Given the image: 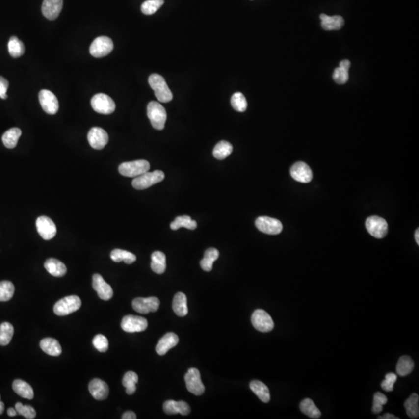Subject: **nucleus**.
Instances as JSON below:
<instances>
[{
    "mask_svg": "<svg viewBox=\"0 0 419 419\" xmlns=\"http://www.w3.org/2000/svg\"><path fill=\"white\" fill-rule=\"evenodd\" d=\"M149 83L155 92L156 98L161 103H169L173 100V93L165 82V79L158 74L149 76Z\"/></svg>",
    "mask_w": 419,
    "mask_h": 419,
    "instance_id": "nucleus-1",
    "label": "nucleus"
},
{
    "mask_svg": "<svg viewBox=\"0 0 419 419\" xmlns=\"http://www.w3.org/2000/svg\"><path fill=\"white\" fill-rule=\"evenodd\" d=\"M147 114L152 127L156 130H163L167 120V113L160 103L152 101L147 106Z\"/></svg>",
    "mask_w": 419,
    "mask_h": 419,
    "instance_id": "nucleus-2",
    "label": "nucleus"
},
{
    "mask_svg": "<svg viewBox=\"0 0 419 419\" xmlns=\"http://www.w3.org/2000/svg\"><path fill=\"white\" fill-rule=\"evenodd\" d=\"M150 169V163L146 160H136L133 161H126L119 165L118 171L120 174L127 177L135 178L143 173L149 172Z\"/></svg>",
    "mask_w": 419,
    "mask_h": 419,
    "instance_id": "nucleus-3",
    "label": "nucleus"
},
{
    "mask_svg": "<svg viewBox=\"0 0 419 419\" xmlns=\"http://www.w3.org/2000/svg\"><path fill=\"white\" fill-rule=\"evenodd\" d=\"M165 178V174L161 170H156L153 172H146L141 176H137L132 181V185L134 189L138 190L148 189L155 184L161 182Z\"/></svg>",
    "mask_w": 419,
    "mask_h": 419,
    "instance_id": "nucleus-4",
    "label": "nucleus"
},
{
    "mask_svg": "<svg viewBox=\"0 0 419 419\" xmlns=\"http://www.w3.org/2000/svg\"><path fill=\"white\" fill-rule=\"evenodd\" d=\"M82 306V301L77 296H69L61 299L54 306V312L58 316L69 315L78 311Z\"/></svg>",
    "mask_w": 419,
    "mask_h": 419,
    "instance_id": "nucleus-5",
    "label": "nucleus"
},
{
    "mask_svg": "<svg viewBox=\"0 0 419 419\" xmlns=\"http://www.w3.org/2000/svg\"><path fill=\"white\" fill-rule=\"evenodd\" d=\"M91 106L97 113L101 114H110L116 109V104L111 97L104 93L95 95L91 100Z\"/></svg>",
    "mask_w": 419,
    "mask_h": 419,
    "instance_id": "nucleus-6",
    "label": "nucleus"
},
{
    "mask_svg": "<svg viewBox=\"0 0 419 419\" xmlns=\"http://www.w3.org/2000/svg\"><path fill=\"white\" fill-rule=\"evenodd\" d=\"M186 388L190 393L197 396L202 395L205 392L204 384L201 380V373L197 368H190L185 375Z\"/></svg>",
    "mask_w": 419,
    "mask_h": 419,
    "instance_id": "nucleus-7",
    "label": "nucleus"
},
{
    "mask_svg": "<svg viewBox=\"0 0 419 419\" xmlns=\"http://www.w3.org/2000/svg\"><path fill=\"white\" fill-rule=\"evenodd\" d=\"M113 49L112 40L106 36H101L93 41L89 48V52L95 58H103L108 55Z\"/></svg>",
    "mask_w": 419,
    "mask_h": 419,
    "instance_id": "nucleus-8",
    "label": "nucleus"
},
{
    "mask_svg": "<svg viewBox=\"0 0 419 419\" xmlns=\"http://www.w3.org/2000/svg\"><path fill=\"white\" fill-rule=\"evenodd\" d=\"M366 228L371 236L377 238H383L388 234V223L378 216L368 217L366 221Z\"/></svg>",
    "mask_w": 419,
    "mask_h": 419,
    "instance_id": "nucleus-9",
    "label": "nucleus"
},
{
    "mask_svg": "<svg viewBox=\"0 0 419 419\" xmlns=\"http://www.w3.org/2000/svg\"><path fill=\"white\" fill-rule=\"evenodd\" d=\"M256 226L260 232L271 236L279 235L283 230L282 223L277 219L266 216L256 219Z\"/></svg>",
    "mask_w": 419,
    "mask_h": 419,
    "instance_id": "nucleus-10",
    "label": "nucleus"
},
{
    "mask_svg": "<svg viewBox=\"0 0 419 419\" xmlns=\"http://www.w3.org/2000/svg\"><path fill=\"white\" fill-rule=\"evenodd\" d=\"M252 324L256 330L269 332L274 328V322L269 314L262 309L255 311L252 315Z\"/></svg>",
    "mask_w": 419,
    "mask_h": 419,
    "instance_id": "nucleus-11",
    "label": "nucleus"
},
{
    "mask_svg": "<svg viewBox=\"0 0 419 419\" xmlns=\"http://www.w3.org/2000/svg\"><path fill=\"white\" fill-rule=\"evenodd\" d=\"M121 328L128 333L141 332L148 328V321L145 317L136 315H126L121 321Z\"/></svg>",
    "mask_w": 419,
    "mask_h": 419,
    "instance_id": "nucleus-12",
    "label": "nucleus"
},
{
    "mask_svg": "<svg viewBox=\"0 0 419 419\" xmlns=\"http://www.w3.org/2000/svg\"><path fill=\"white\" fill-rule=\"evenodd\" d=\"M37 232L43 239H52L57 234V228L54 221L50 217L41 216L36 221Z\"/></svg>",
    "mask_w": 419,
    "mask_h": 419,
    "instance_id": "nucleus-13",
    "label": "nucleus"
},
{
    "mask_svg": "<svg viewBox=\"0 0 419 419\" xmlns=\"http://www.w3.org/2000/svg\"><path fill=\"white\" fill-rule=\"evenodd\" d=\"M160 301L157 297H151L148 298L137 297L132 302V307L135 312L142 314L156 312L159 308Z\"/></svg>",
    "mask_w": 419,
    "mask_h": 419,
    "instance_id": "nucleus-14",
    "label": "nucleus"
},
{
    "mask_svg": "<svg viewBox=\"0 0 419 419\" xmlns=\"http://www.w3.org/2000/svg\"><path fill=\"white\" fill-rule=\"evenodd\" d=\"M39 101L43 109L47 113L54 115L59 108L58 99L54 93L48 89H42L39 93Z\"/></svg>",
    "mask_w": 419,
    "mask_h": 419,
    "instance_id": "nucleus-15",
    "label": "nucleus"
},
{
    "mask_svg": "<svg viewBox=\"0 0 419 419\" xmlns=\"http://www.w3.org/2000/svg\"><path fill=\"white\" fill-rule=\"evenodd\" d=\"M88 141L93 149L101 150L107 145L109 136L103 128L94 127L88 133Z\"/></svg>",
    "mask_w": 419,
    "mask_h": 419,
    "instance_id": "nucleus-16",
    "label": "nucleus"
},
{
    "mask_svg": "<svg viewBox=\"0 0 419 419\" xmlns=\"http://www.w3.org/2000/svg\"><path fill=\"white\" fill-rule=\"evenodd\" d=\"M290 175L297 182L308 183L312 181V171L308 164L303 161H298L290 169Z\"/></svg>",
    "mask_w": 419,
    "mask_h": 419,
    "instance_id": "nucleus-17",
    "label": "nucleus"
},
{
    "mask_svg": "<svg viewBox=\"0 0 419 419\" xmlns=\"http://www.w3.org/2000/svg\"><path fill=\"white\" fill-rule=\"evenodd\" d=\"M93 288L99 297L104 301H109L113 297V291L111 287L98 273L93 275Z\"/></svg>",
    "mask_w": 419,
    "mask_h": 419,
    "instance_id": "nucleus-18",
    "label": "nucleus"
},
{
    "mask_svg": "<svg viewBox=\"0 0 419 419\" xmlns=\"http://www.w3.org/2000/svg\"><path fill=\"white\" fill-rule=\"evenodd\" d=\"M89 391L96 400L103 401L109 395V387L101 379H93L89 384Z\"/></svg>",
    "mask_w": 419,
    "mask_h": 419,
    "instance_id": "nucleus-19",
    "label": "nucleus"
},
{
    "mask_svg": "<svg viewBox=\"0 0 419 419\" xmlns=\"http://www.w3.org/2000/svg\"><path fill=\"white\" fill-rule=\"evenodd\" d=\"M63 6V0H44L42 13L50 21L55 20L59 16Z\"/></svg>",
    "mask_w": 419,
    "mask_h": 419,
    "instance_id": "nucleus-20",
    "label": "nucleus"
},
{
    "mask_svg": "<svg viewBox=\"0 0 419 419\" xmlns=\"http://www.w3.org/2000/svg\"><path fill=\"white\" fill-rule=\"evenodd\" d=\"M179 342V337L173 332L166 333L163 337H161L158 341V345H156V352L159 356L166 354L169 349L176 346Z\"/></svg>",
    "mask_w": 419,
    "mask_h": 419,
    "instance_id": "nucleus-21",
    "label": "nucleus"
},
{
    "mask_svg": "<svg viewBox=\"0 0 419 419\" xmlns=\"http://www.w3.org/2000/svg\"><path fill=\"white\" fill-rule=\"evenodd\" d=\"M163 410L167 415L180 414L182 416H187L190 413V407L185 401H176L173 400L166 401L163 404Z\"/></svg>",
    "mask_w": 419,
    "mask_h": 419,
    "instance_id": "nucleus-22",
    "label": "nucleus"
},
{
    "mask_svg": "<svg viewBox=\"0 0 419 419\" xmlns=\"http://www.w3.org/2000/svg\"><path fill=\"white\" fill-rule=\"evenodd\" d=\"M320 18L321 20V26L325 30H340L343 26L345 21L341 16H329L326 14H321Z\"/></svg>",
    "mask_w": 419,
    "mask_h": 419,
    "instance_id": "nucleus-23",
    "label": "nucleus"
},
{
    "mask_svg": "<svg viewBox=\"0 0 419 419\" xmlns=\"http://www.w3.org/2000/svg\"><path fill=\"white\" fill-rule=\"evenodd\" d=\"M45 268L53 277H61L65 276L67 268L62 262L56 259H49L45 262Z\"/></svg>",
    "mask_w": 419,
    "mask_h": 419,
    "instance_id": "nucleus-24",
    "label": "nucleus"
},
{
    "mask_svg": "<svg viewBox=\"0 0 419 419\" xmlns=\"http://www.w3.org/2000/svg\"><path fill=\"white\" fill-rule=\"evenodd\" d=\"M173 309L176 315L179 317H185L187 315L188 306L186 296L182 292H179L175 295L173 301Z\"/></svg>",
    "mask_w": 419,
    "mask_h": 419,
    "instance_id": "nucleus-25",
    "label": "nucleus"
},
{
    "mask_svg": "<svg viewBox=\"0 0 419 419\" xmlns=\"http://www.w3.org/2000/svg\"><path fill=\"white\" fill-rule=\"evenodd\" d=\"M40 346L41 349L49 356H59L62 351L59 342L53 338H45L41 340Z\"/></svg>",
    "mask_w": 419,
    "mask_h": 419,
    "instance_id": "nucleus-26",
    "label": "nucleus"
},
{
    "mask_svg": "<svg viewBox=\"0 0 419 419\" xmlns=\"http://www.w3.org/2000/svg\"><path fill=\"white\" fill-rule=\"evenodd\" d=\"M250 388L262 402L268 403L270 401L269 388L264 383L260 380H252L250 383Z\"/></svg>",
    "mask_w": 419,
    "mask_h": 419,
    "instance_id": "nucleus-27",
    "label": "nucleus"
},
{
    "mask_svg": "<svg viewBox=\"0 0 419 419\" xmlns=\"http://www.w3.org/2000/svg\"><path fill=\"white\" fill-rule=\"evenodd\" d=\"M151 268L157 274H162L166 269V257L163 252L156 251L152 254Z\"/></svg>",
    "mask_w": 419,
    "mask_h": 419,
    "instance_id": "nucleus-28",
    "label": "nucleus"
},
{
    "mask_svg": "<svg viewBox=\"0 0 419 419\" xmlns=\"http://www.w3.org/2000/svg\"><path fill=\"white\" fill-rule=\"evenodd\" d=\"M22 134V131L18 128H10L4 133L2 137V142L7 149H14L18 143L19 138Z\"/></svg>",
    "mask_w": 419,
    "mask_h": 419,
    "instance_id": "nucleus-29",
    "label": "nucleus"
},
{
    "mask_svg": "<svg viewBox=\"0 0 419 419\" xmlns=\"http://www.w3.org/2000/svg\"><path fill=\"white\" fill-rule=\"evenodd\" d=\"M13 389L19 396L31 400L34 397V390L28 383L22 380H15L13 383Z\"/></svg>",
    "mask_w": 419,
    "mask_h": 419,
    "instance_id": "nucleus-30",
    "label": "nucleus"
},
{
    "mask_svg": "<svg viewBox=\"0 0 419 419\" xmlns=\"http://www.w3.org/2000/svg\"><path fill=\"white\" fill-rule=\"evenodd\" d=\"M300 409L303 414L306 415L311 419H319L321 416V412L310 398L304 399L301 401Z\"/></svg>",
    "mask_w": 419,
    "mask_h": 419,
    "instance_id": "nucleus-31",
    "label": "nucleus"
},
{
    "mask_svg": "<svg viewBox=\"0 0 419 419\" xmlns=\"http://www.w3.org/2000/svg\"><path fill=\"white\" fill-rule=\"evenodd\" d=\"M219 257V251L214 248L207 249L204 257L201 261V266L203 270L210 272L213 269V264Z\"/></svg>",
    "mask_w": 419,
    "mask_h": 419,
    "instance_id": "nucleus-32",
    "label": "nucleus"
},
{
    "mask_svg": "<svg viewBox=\"0 0 419 419\" xmlns=\"http://www.w3.org/2000/svg\"><path fill=\"white\" fill-rule=\"evenodd\" d=\"M414 367H415V364L410 356H403L399 359L396 370L399 376L405 377L412 373Z\"/></svg>",
    "mask_w": 419,
    "mask_h": 419,
    "instance_id": "nucleus-33",
    "label": "nucleus"
},
{
    "mask_svg": "<svg viewBox=\"0 0 419 419\" xmlns=\"http://www.w3.org/2000/svg\"><path fill=\"white\" fill-rule=\"evenodd\" d=\"M171 229L172 230H178L180 228H187L189 230H194L197 227V221H194L191 217L188 215L180 216L176 217L174 221L171 223Z\"/></svg>",
    "mask_w": 419,
    "mask_h": 419,
    "instance_id": "nucleus-34",
    "label": "nucleus"
},
{
    "mask_svg": "<svg viewBox=\"0 0 419 419\" xmlns=\"http://www.w3.org/2000/svg\"><path fill=\"white\" fill-rule=\"evenodd\" d=\"M233 147L232 144L226 141H221L217 143L213 150L214 158L218 160H224L232 154Z\"/></svg>",
    "mask_w": 419,
    "mask_h": 419,
    "instance_id": "nucleus-35",
    "label": "nucleus"
},
{
    "mask_svg": "<svg viewBox=\"0 0 419 419\" xmlns=\"http://www.w3.org/2000/svg\"><path fill=\"white\" fill-rule=\"evenodd\" d=\"M110 258L115 262L124 261L126 264L134 263L137 260L135 255L128 251L123 249H116L110 253Z\"/></svg>",
    "mask_w": 419,
    "mask_h": 419,
    "instance_id": "nucleus-36",
    "label": "nucleus"
},
{
    "mask_svg": "<svg viewBox=\"0 0 419 419\" xmlns=\"http://www.w3.org/2000/svg\"><path fill=\"white\" fill-rule=\"evenodd\" d=\"M8 51L13 58H20L25 53V45L18 39V37L13 36L8 43Z\"/></svg>",
    "mask_w": 419,
    "mask_h": 419,
    "instance_id": "nucleus-37",
    "label": "nucleus"
},
{
    "mask_svg": "<svg viewBox=\"0 0 419 419\" xmlns=\"http://www.w3.org/2000/svg\"><path fill=\"white\" fill-rule=\"evenodd\" d=\"M419 397L417 393H412L404 403L407 414L412 419H417L419 416Z\"/></svg>",
    "mask_w": 419,
    "mask_h": 419,
    "instance_id": "nucleus-38",
    "label": "nucleus"
},
{
    "mask_svg": "<svg viewBox=\"0 0 419 419\" xmlns=\"http://www.w3.org/2000/svg\"><path fill=\"white\" fill-rule=\"evenodd\" d=\"M138 382V376L133 371H129L123 377V386L126 388V393L129 395L134 394L136 392V384Z\"/></svg>",
    "mask_w": 419,
    "mask_h": 419,
    "instance_id": "nucleus-39",
    "label": "nucleus"
},
{
    "mask_svg": "<svg viewBox=\"0 0 419 419\" xmlns=\"http://www.w3.org/2000/svg\"><path fill=\"white\" fill-rule=\"evenodd\" d=\"M14 333L13 325L9 322H3L0 325V345L5 346L9 344Z\"/></svg>",
    "mask_w": 419,
    "mask_h": 419,
    "instance_id": "nucleus-40",
    "label": "nucleus"
},
{
    "mask_svg": "<svg viewBox=\"0 0 419 419\" xmlns=\"http://www.w3.org/2000/svg\"><path fill=\"white\" fill-rule=\"evenodd\" d=\"M15 292V288L13 285V283L7 280H4L2 282H0V301L1 302H5V301L11 300L13 297Z\"/></svg>",
    "mask_w": 419,
    "mask_h": 419,
    "instance_id": "nucleus-41",
    "label": "nucleus"
},
{
    "mask_svg": "<svg viewBox=\"0 0 419 419\" xmlns=\"http://www.w3.org/2000/svg\"><path fill=\"white\" fill-rule=\"evenodd\" d=\"M164 4V0H147L141 5V12L145 15H152Z\"/></svg>",
    "mask_w": 419,
    "mask_h": 419,
    "instance_id": "nucleus-42",
    "label": "nucleus"
},
{
    "mask_svg": "<svg viewBox=\"0 0 419 419\" xmlns=\"http://www.w3.org/2000/svg\"><path fill=\"white\" fill-rule=\"evenodd\" d=\"M231 104L232 107L236 109V111L245 112L246 110L248 104L245 96L241 93L237 92L232 95L231 99Z\"/></svg>",
    "mask_w": 419,
    "mask_h": 419,
    "instance_id": "nucleus-43",
    "label": "nucleus"
},
{
    "mask_svg": "<svg viewBox=\"0 0 419 419\" xmlns=\"http://www.w3.org/2000/svg\"><path fill=\"white\" fill-rule=\"evenodd\" d=\"M15 409L18 415L24 416L27 419H33L36 417V412L33 407L30 405H24L22 403L16 404Z\"/></svg>",
    "mask_w": 419,
    "mask_h": 419,
    "instance_id": "nucleus-44",
    "label": "nucleus"
},
{
    "mask_svg": "<svg viewBox=\"0 0 419 419\" xmlns=\"http://www.w3.org/2000/svg\"><path fill=\"white\" fill-rule=\"evenodd\" d=\"M388 402V398L385 395L380 392L375 393L373 397V404L372 412L374 414H379L382 412L383 406Z\"/></svg>",
    "mask_w": 419,
    "mask_h": 419,
    "instance_id": "nucleus-45",
    "label": "nucleus"
},
{
    "mask_svg": "<svg viewBox=\"0 0 419 419\" xmlns=\"http://www.w3.org/2000/svg\"><path fill=\"white\" fill-rule=\"evenodd\" d=\"M93 344L95 348L101 352H105L109 348V341L107 338L104 335H97L93 340Z\"/></svg>",
    "mask_w": 419,
    "mask_h": 419,
    "instance_id": "nucleus-46",
    "label": "nucleus"
},
{
    "mask_svg": "<svg viewBox=\"0 0 419 419\" xmlns=\"http://www.w3.org/2000/svg\"><path fill=\"white\" fill-rule=\"evenodd\" d=\"M332 77L336 83L340 85L346 83L349 80V71L345 70L341 67H338L337 69H335Z\"/></svg>",
    "mask_w": 419,
    "mask_h": 419,
    "instance_id": "nucleus-47",
    "label": "nucleus"
},
{
    "mask_svg": "<svg viewBox=\"0 0 419 419\" xmlns=\"http://www.w3.org/2000/svg\"><path fill=\"white\" fill-rule=\"evenodd\" d=\"M397 375L393 373H389L386 375L385 379L381 383V388L385 392H391L393 390V385L397 380Z\"/></svg>",
    "mask_w": 419,
    "mask_h": 419,
    "instance_id": "nucleus-48",
    "label": "nucleus"
},
{
    "mask_svg": "<svg viewBox=\"0 0 419 419\" xmlns=\"http://www.w3.org/2000/svg\"><path fill=\"white\" fill-rule=\"evenodd\" d=\"M9 87V82L6 79L0 76V98L6 100L7 98V94L6 92Z\"/></svg>",
    "mask_w": 419,
    "mask_h": 419,
    "instance_id": "nucleus-49",
    "label": "nucleus"
},
{
    "mask_svg": "<svg viewBox=\"0 0 419 419\" xmlns=\"http://www.w3.org/2000/svg\"><path fill=\"white\" fill-rule=\"evenodd\" d=\"M121 418H122V419H137V416H136L134 412H131V411H128V412H125Z\"/></svg>",
    "mask_w": 419,
    "mask_h": 419,
    "instance_id": "nucleus-50",
    "label": "nucleus"
},
{
    "mask_svg": "<svg viewBox=\"0 0 419 419\" xmlns=\"http://www.w3.org/2000/svg\"><path fill=\"white\" fill-rule=\"evenodd\" d=\"M350 65V61L349 60H342L340 63V67L342 68V69H345L347 71H349Z\"/></svg>",
    "mask_w": 419,
    "mask_h": 419,
    "instance_id": "nucleus-51",
    "label": "nucleus"
},
{
    "mask_svg": "<svg viewBox=\"0 0 419 419\" xmlns=\"http://www.w3.org/2000/svg\"><path fill=\"white\" fill-rule=\"evenodd\" d=\"M378 419H399V418L397 417V416H393V415H392V414L386 413L385 415H384V416H380V417H378Z\"/></svg>",
    "mask_w": 419,
    "mask_h": 419,
    "instance_id": "nucleus-52",
    "label": "nucleus"
},
{
    "mask_svg": "<svg viewBox=\"0 0 419 419\" xmlns=\"http://www.w3.org/2000/svg\"><path fill=\"white\" fill-rule=\"evenodd\" d=\"M7 414L8 416H10V417H13V416H16L17 415H18L16 409H14V408H10L8 409Z\"/></svg>",
    "mask_w": 419,
    "mask_h": 419,
    "instance_id": "nucleus-53",
    "label": "nucleus"
},
{
    "mask_svg": "<svg viewBox=\"0 0 419 419\" xmlns=\"http://www.w3.org/2000/svg\"><path fill=\"white\" fill-rule=\"evenodd\" d=\"M4 408H5V406H4V403L1 401V396H0V415H2L4 412Z\"/></svg>",
    "mask_w": 419,
    "mask_h": 419,
    "instance_id": "nucleus-54",
    "label": "nucleus"
},
{
    "mask_svg": "<svg viewBox=\"0 0 419 419\" xmlns=\"http://www.w3.org/2000/svg\"><path fill=\"white\" fill-rule=\"evenodd\" d=\"M415 237H416V241L417 242L418 245H419V230L417 229L416 232V235H415Z\"/></svg>",
    "mask_w": 419,
    "mask_h": 419,
    "instance_id": "nucleus-55",
    "label": "nucleus"
}]
</instances>
